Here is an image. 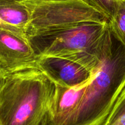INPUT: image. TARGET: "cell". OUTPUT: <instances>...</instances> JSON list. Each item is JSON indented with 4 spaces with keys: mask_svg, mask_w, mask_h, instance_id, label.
Wrapping results in <instances>:
<instances>
[{
    "mask_svg": "<svg viewBox=\"0 0 125 125\" xmlns=\"http://www.w3.org/2000/svg\"><path fill=\"white\" fill-rule=\"evenodd\" d=\"M55 88L36 68L6 75L0 90V125H41L50 109Z\"/></svg>",
    "mask_w": 125,
    "mask_h": 125,
    "instance_id": "2",
    "label": "cell"
},
{
    "mask_svg": "<svg viewBox=\"0 0 125 125\" xmlns=\"http://www.w3.org/2000/svg\"><path fill=\"white\" fill-rule=\"evenodd\" d=\"M33 1H66V0H33Z\"/></svg>",
    "mask_w": 125,
    "mask_h": 125,
    "instance_id": "13",
    "label": "cell"
},
{
    "mask_svg": "<svg viewBox=\"0 0 125 125\" xmlns=\"http://www.w3.org/2000/svg\"><path fill=\"white\" fill-rule=\"evenodd\" d=\"M125 87V45L112 34L78 107L60 125H102Z\"/></svg>",
    "mask_w": 125,
    "mask_h": 125,
    "instance_id": "1",
    "label": "cell"
},
{
    "mask_svg": "<svg viewBox=\"0 0 125 125\" xmlns=\"http://www.w3.org/2000/svg\"><path fill=\"white\" fill-rule=\"evenodd\" d=\"M109 25L114 36L125 45V0H118L116 10Z\"/></svg>",
    "mask_w": 125,
    "mask_h": 125,
    "instance_id": "9",
    "label": "cell"
},
{
    "mask_svg": "<svg viewBox=\"0 0 125 125\" xmlns=\"http://www.w3.org/2000/svg\"><path fill=\"white\" fill-rule=\"evenodd\" d=\"M45 123H46V118H45V120H44V122H42V123L41 125H45Z\"/></svg>",
    "mask_w": 125,
    "mask_h": 125,
    "instance_id": "14",
    "label": "cell"
},
{
    "mask_svg": "<svg viewBox=\"0 0 125 125\" xmlns=\"http://www.w3.org/2000/svg\"><path fill=\"white\" fill-rule=\"evenodd\" d=\"M103 125H125V87Z\"/></svg>",
    "mask_w": 125,
    "mask_h": 125,
    "instance_id": "10",
    "label": "cell"
},
{
    "mask_svg": "<svg viewBox=\"0 0 125 125\" xmlns=\"http://www.w3.org/2000/svg\"><path fill=\"white\" fill-rule=\"evenodd\" d=\"M22 1L30 12L27 37L82 23L109 22L105 16L82 0Z\"/></svg>",
    "mask_w": 125,
    "mask_h": 125,
    "instance_id": "3",
    "label": "cell"
},
{
    "mask_svg": "<svg viewBox=\"0 0 125 125\" xmlns=\"http://www.w3.org/2000/svg\"><path fill=\"white\" fill-rule=\"evenodd\" d=\"M37 57L27 37L0 29V72L4 76L35 68Z\"/></svg>",
    "mask_w": 125,
    "mask_h": 125,
    "instance_id": "5",
    "label": "cell"
},
{
    "mask_svg": "<svg viewBox=\"0 0 125 125\" xmlns=\"http://www.w3.org/2000/svg\"><path fill=\"white\" fill-rule=\"evenodd\" d=\"M30 12L22 0H0V29L26 36Z\"/></svg>",
    "mask_w": 125,
    "mask_h": 125,
    "instance_id": "8",
    "label": "cell"
},
{
    "mask_svg": "<svg viewBox=\"0 0 125 125\" xmlns=\"http://www.w3.org/2000/svg\"><path fill=\"white\" fill-rule=\"evenodd\" d=\"M109 23L86 22L27 37L37 57L69 59L94 47Z\"/></svg>",
    "mask_w": 125,
    "mask_h": 125,
    "instance_id": "4",
    "label": "cell"
},
{
    "mask_svg": "<svg viewBox=\"0 0 125 125\" xmlns=\"http://www.w3.org/2000/svg\"><path fill=\"white\" fill-rule=\"evenodd\" d=\"M89 81L74 87L55 85V92L47 115L45 125H60L75 111L82 100Z\"/></svg>",
    "mask_w": 125,
    "mask_h": 125,
    "instance_id": "7",
    "label": "cell"
},
{
    "mask_svg": "<svg viewBox=\"0 0 125 125\" xmlns=\"http://www.w3.org/2000/svg\"><path fill=\"white\" fill-rule=\"evenodd\" d=\"M104 15L110 21L116 10L118 0H82Z\"/></svg>",
    "mask_w": 125,
    "mask_h": 125,
    "instance_id": "11",
    "label": "cell"
},
{
    "mask_svg": "<svg viewBox=\"0 0 125 125\" xmlns=\"http://www.w3.org/2000/svg\"><path fill=\"white\" fill-rule=\"evenodd\" d=\"M5 76H4L2 73H1V72H0V90H1V87H2V84H3Z\"/></svg>",
    "mask_w": 125,
    "mask_h": 125,
    "instance_id": "12",
    "label": "cell"
},
{
    "mask_svg": "<svg viewBox=\"0 0 125 125\" xmlns=\"http://www.w3.org/2000/svg\"><path fill=\"white\" fill-rule=\"evenodd\" d=\"M35 68L44 73L55 85L65 87L78 86L89 80L90 72L79 63L62 57H37Z\"/></svg>",
    "mask_w": 125,
    "mask_h": 125,
    "instance_id": "6",
    "label": "cell"
}]
</instances>
